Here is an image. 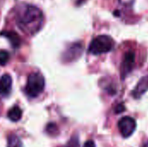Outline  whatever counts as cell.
I'll return each instance as SVG.
<instances>
[{
    "instance_id": "cell-13",
    "label": "cell",
    "mask_w": 148,
    "mask_h": 147,
    "mask_svg": "<svg viewBox=\"0 0 148 147\" xmlns=\"http://www.w3.org/2000/svg\"><path fill=\"white\" fill-rule=\"evenodd\" d=\"M83 147H96L95 146V144L93 140H88L85 144Z\"/></svg>"
},
{
    "instance_id": "cell-1",
    "label": "cell",
    "mask_w": 148,
    "mask_h": 147,
    "mask_svg": "<svg viewBox=\"0 0 148 147\" xmlns=\"http://www.w3.org/2000/svg\"><path fill=\"white\" fill-rule=\"evenodd\" d=\"M16 23L25 34L33 36L36 34L43 24L42 10L35 5L23 3L16 11Z\"/></svg>"
},
{
    "instance_id": "cell-6",
    "label": "cell",
    "mask_w": 148,
    "mask_h": 147,
    "mask_svg": "<svg viewBox=\"0 0 148 147\" xmlns=\"http://www.w3.org/2000/svg\"><path fill=\"white\" fill-rule=\"evenodd\" d=\"M135 64V55L132 51H128L125 54L123 62L121 64V77L124 79L134 68Z\"/></svg>"
},
{
    "instance_id": "cell-3",
    "label": "cell",
    "mask_w": 148,
    "mask_h": 147,
    "mask_svg": "<svg viewBox=\"0 0 148 147\" xmlns=\"http://www.w3.org/2000/svg\"><path fill=\"white\" fill-rule=\"evenodd\" d=\"M45 87V81L43 76L38 73H31L27 80V84L25 87V93L30 98L37 97L43 91Z\"/></svg>"
},
{
    "instance_id": "cell-8",
    "label": "cell",
    "mask_w": 148,
    "mask_h": 147,
    "mask_svg": "<svg viewBox=\"0 0 148 147\" xmlns=\"http://www.w3.org/2000/svg\"><path fill=\"white\" fill-rule=\"evenodd\" d=\"M148 89V76L143 77L139 83L137 84L136 88H134V90L133 91V96L135 99H139L140 98Z\"/></svg>"
},
{
    "instance_id": "cell-5",
    "label": "cell",
    "mask_w": 148,
    "mask_h": 147,
    "mask_svg": "<svg viewBox=\"0 0 148 147\" xmlns=\"http://www.w3.org/2000/svg\"><path fill=\"white\" fill-rule=\"evenodd\" d=\"M83 52V47L82 43L76 42L71 44L63 54V61L66 62H71L77 60Z\"/></svg>"
},
{
    "instance_id": "cell-4",
    "label": "cell",
    "mask_w": 148,
    "mask_h": 147,
    "mask_svg": "<svg viewBox=\"0 0 148 147\" xmlns=\"http://www.w3.org/2000/svg\"><path fill=\"white\" fill-rule=\"evenodd\" d=\"M118 126L121 135L124 138H128L134 133L136 128V122L132 117L126 116L119 120Z\"/></svg>"
},
{
    "instance_id": "cell-14",
    "label": "cell",
    "mask_w": 148,
    "mask_h": 147,
    "mask_svg": "<svg viewBox=\"0 0 148 147\" xmlns=\"http://www.w3.org/2000/svg\"><path fill=\"white\" fill-rule=\"evenodd\" d=\"M142 147H148V143H147V144H145V145H144V146H143Z\"/></svg>"
},
{
    "instance_id": "cell-2",
    "label": "cell",
    "mask_w": 148,
    "mask_h": 147,
    "mask_svg": "<svg viewBox=\"0 0 148 147\" xmlns=\"http://www.w3.org/2000/svg\"><path fill=\"white\" fill-rule=\"evenodd\" d=\"M114 47V42L112 37L106 35L96 36L90 43L88 51L93 55H101L110 52Z\"/></svg>"
},
{
    "instance_id": "cell-10",
    "label": "cell",
    "mask_w": 148,
    "mask_h": 147,
    "mask_svg": "<svg viewBox=\"0 0 148 147\" xmlns=\"http://www.w3.org/2000/svg\"><path fill=\"white\" fill-rule=\"evenodd\" d=\"M8 118L16 122L18 120H20V119L22 118V110L18 107H13L9 112H8Z\"/></svg>"
},
{
    "instance_id": "cell-9",
    "label": "cell",
    "mask_w": 148,
    "mask_h": 147,
    "mask_svg": "<svg viewBox=\"0 0 148 147\" xmlns=\"http://www.w3.org/2000/svg\"><path fill=\"white\" fill-rule=\"evenodd\" d=\"M2 35H3V36L7 37L10 40V43L14 48H17L20 46V38L17 36V34H16L15 32L6 31V32H3Z\"/></svg>"
},
{
    "instance_id": "cell-7",
    "label": "cell",
    "mask_w": 148,
    "mask_h": 147,
    "mask_svg": "<svg viewBox=\"0 0 148 147\" xmlns=\"http://www.w3.org/2000/svg\"><path fill=\"white\" fill-rule=\"evenodd\" d=\"M12 88V79L9 75H3L0 78V96L5 97L10 94Z\"/></svg>"
},
{
    "instance_id": "cell-11",
    "label": "cell",
    "mask_w": 148,
    "mask_h": 147,
    "mask_svg": "<svg viewBox=\"0 0 148 147\" xmlns=\"http://www.w3.org/2000/svg\"><path fill=\"white\" fill-rule=\"evenodd\" d=\"M7 147H23L21 139L16 135H11L8 139Z\"/></svg>"
},
{
    "instance_id": "cell-12",
    "label": "cell",
    "mask_w": 148,
    "mask_h": 147,
    "mask_svg": "<svg viewBox=\"0 0 148 147\" xmlns=\"http://www.w3.org/2000/svg\"><path fill=\"white\" fill-rule=\"evenodd\" d=\"M10 60V54L6 50H0V65L4 66Z\"/></svg>"
}]
</instances>
